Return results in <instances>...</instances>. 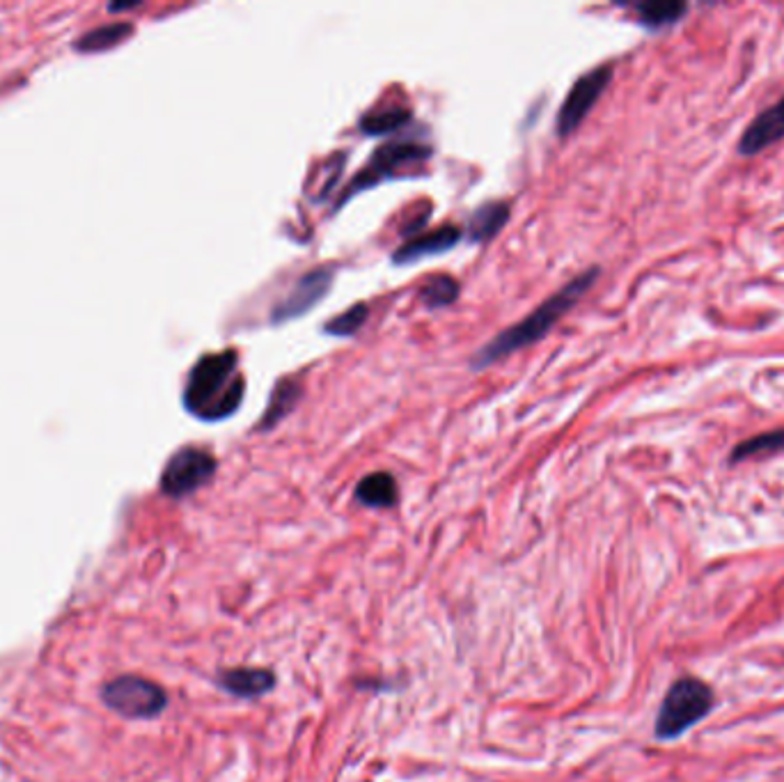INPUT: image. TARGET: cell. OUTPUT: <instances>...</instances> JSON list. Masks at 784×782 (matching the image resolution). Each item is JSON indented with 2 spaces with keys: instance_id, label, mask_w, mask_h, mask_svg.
I'll return each instance as SVG.
<instances>
[{
  "instance_id": "cell-1",
  "label": "cell",
  "mask_w": 784,
  "mask_h": 782,
  "mask_svg": "<svg viewBox=\"0 0 784 782\" xmlns=\"http://www.w3.org/2000/svg\"><path fill=\"white\" fill-rule=\"evenodd\" d=\"M246 395V378L239 370V353L225 349L205 353L189 372L184 409L205 422H218L239 411Z\"/></svg>"
},
{
  "instance_id": "cell-2",
  "label": "cell",
  "mask_w": 784,
  "mask_h": 782,
  "mask_svg": "<svg viewBox=\"0 0 784 782\" xmlns=\"http://www.w3.org/2000/svg\"><path fill=\"white\" fill-rule=\"evenodd\" d=\"M596 277H599L596 267L571 277V281L563 290L548 296L539 308H535L525 319L516 321L514 326L504 328L502 333H498L491 342H487L482 349H479L473 356V370H485L500 359H508L510 353L521 351L527 344L542 340L550 331L553 324H558V319H563L567 315V310H571L576 303L583 298V294L596 283Z\"/></svg>"
},
{
  "instance_id": "cell-3",
  "label": "cell",
  "mask_w": 784,
  "mask_h": 782,
  "mask_svg": "<svg viewBox=\"0 0 784 782\" xmlns=\"http://www.w3.org/2000/svg\"><path fill=\"white\" fill-rule=\"evenodd\" d=\"M716 693L704 679L686 675L672 681L661 710L656 714L654 737L659 741H674L684 737L691 727L702 723L714 712Z\"/></svg>"
},
{
  "instance_id": "cell-4",
  "label": "cell",
  "mask_w": 784,
  "mask_h": 782,
  "mask_svg": "<svg viewBox=\"0 0 784 782\" xmlns=\"http://www.w3.org/2000/svg\"><path fill=\"white\" fill-rule=\"evenodd\" d=\"M429 157H432V147H427L416 140H393V143L382 145L374 151L372 159L365 163V168L356 177H353L344 195L340 197V205L342 202H346L353 193L372 189L378 182L388 180V177H395L399 170L418 166V163L427 161Z\"/></svg>"
},
{
  "instance_id": "cell-5",
  "label": "cell",
  "mask_w": 784,
  "mask_h": 782,
  "mask_svg": "<svg viewBox=\"0 0 784 782\" xmlns=\"http://www.w3.org/2000/svg\"><path fill=\"white\" fill-rule=\"evenodd\" d=\"M101 700L124 718H155L168 706V693L145 677H117L101 691Z\"/></svg>"
},
{
  "instance_id": "cell-6",
  "label": "cell",
  "mask_w": 784,
  "mask_h": 782,
  "mask_svg": "<svg viewBox=\"0 0 784 782\" xmlns=\"http://www.w3.org/2000/svg\"><path fill=\"white\" fill-rule=\"evenodd\" d=\"M216 457L205 447L184 445L168 460L161 473V491L170 498H186L212 483L216 475Z\"/></svg>"
},
{
  "instance_id": "cell-7",
  "label": "cell",
  "mask_w": 784,
  "mask_h": 782,
  "mask_svg": "<svg viewBox=\"0 0 784 782\" xmlns=\"http://www.w3.org/2000/svg\"><path fill=\"white\" fill-rule=\"evenodd\" d=\"M611 79H613V67L601 65V67L580 76V79L571 86L565 104L558 113V120H555V129H558L560 136H569L578 129L580 122L588 117V113L592 111V106L603 94V90L609 88Z\"/></svg>"
},
{
  "instance_id": "cell-8",
  "label": "cell",
  "mask_w": 784,
  "mask_h": 782,
  "mask_svg": "<svg viewBox=\"0 0 784 782\" xmlns=\"http://www.w3.org/2000/svg\"><path fill=\"white\" fill-rule=\"evenodd\" d=\"M336 281V269L333 267H317L308 271L306 275L298 277V283L289 290V294L277 303L271 313L273 324H287L296 317L308 315L319 301L326 298V294L331 292Z\"/></svg>"
},
{
  "instance_id": "cell-9",
  "label": "cell",
  "mask_w": 784,
  "mask_h": 782,
  "mask_svg": "<svg viewBox=\"0 0 784 782\" xmlns=\"http://www.w3.org/2000/svg\"><path fill=\"white\" fill-rule=\"evenodd\" d=\"M464 233L462 227L457 225H441L432 233H424L420 237H413L409 241H404L395 252H393V262L395 264H411L418 262L427 256H441L445 250H452L462 241Z\"/></svg>"
},
{
  "instance_id": "cell-10",
  "label": "cell",
  "mask_w": 784,
  "mask_h": 782,
  "mask_svg": "<svg viewBox=\"0 0 784 782\" xmlns=\"http://www.w3.org/2000/svg\"><path fill=\"white\" fill-rule=\"evenodd\" d=\"M275 672L269 668H223L216 684L239 700H258L275 689Z\"/></svg>"
},
{
  "instance_id": "cell-11",
  "label": "cell",
  "mask_w": 784,
  "mask_h": 782,
  "mask_svg": "<svg viewBox=\"0 0 784 782\" xmlns=\"http://www.w3.org/2000/svg\"><path fill=\"white\" fill-rule=\"evenodd\" d=\"M782 138H784V97L777 101V104L769 106L748 124V129L739 140V151L743 157L760 155L762 149L771 147Z\"/></svg>"
},
{
  "instance_id": "cell-12",
  "label": "cell",
  "mask_w": 784,
  "mask_h": 782,
  "mask_svg": "<svg viewBox=\"0 0 784 782\" xmlns=\"http://www.w3.org/2000/svg\"><path fill=\"white\" fill-rule=\"evenodd\" d=\"M397 498H399L397 479L386 471L365 475L356 487V500L361 505H365V508L388 510V508H395Z\"/></svg>"
},
{
  "instance_id": "cell-13",
  "label": "cell",
  "mask_w": 784,
  "mask_h": 782,
  "mask_svg": "<svg viewBox=\"0 0 784 782\" xmlns=\"http://www.w3.org/2000/svg\"><path fill=\"white\" fill-rule=\"evenodd\" d=\"M508 218H510V205H508V202H502V200L485 202V205L477 207L473 212V216L468 218L466 237L473 243L489 241L500 233V227L508 223Z\"/></svg>"
},
{
  "instance_id": "cell-14",
  "label": "cell",
  "mask_w": 784,
  "mask_h": 782,
  "mask_svg": "<svg viewBox=\"0 0 784 782\" xmlns=\"http://www.w3.org/2000/svg\"><path fill=\"white\" fill-rule=\"evenodd\" d=\"M300 393H303V388L296 382H292V378L277 382L271 393V399H269V409L260 420V429H271L283 418H287L294 411L296 401L300 399Z\"/></svg>"
},
{
  "instance_id": "cell-15",
  "label": "cell",
  "mask_w": 784,
  "mask_h": 782,
  "mask_svg": "<svg viewBox=\"0 0 784 782\" xmlns=\"http://www.w3.org/2000/svg\"><path fill=\"white\" fill-rule=\"evenodd\" d=\"M409 120H411V113L401 106L376 109L361 117V132L367 136H386V134L399 132L404 124H409Z\"/></svg>"
},
{
  "instance_id": "cell-16",
  "label": "cell",
  "mask_w": 784,
  "mask_h": 782,
  "mask_svg": "<svg viewBox=\"0 0 784 782\" xmlns=\"http://www.w3.org/2000/svg\"><path fill=\"white\" fill-rule=\"evenodd\" d=\"M459 290H462L459 281H454L452 275L439 273L434 277H429V281L420 287V301L429 310L445 308L459 298Z\"/></svg>"
},
{
  "instance_id": "cell-17",
  "label": "cell",
  "mask_w": 784,
  "mask_h": 782,
  "mask_svg": "<svg viewBox=\"0 0 784 782\" xmlns=\"http://www.w3.org/2000/svg\"><path fill=\"white\" fill-rule=\"evenodd\" d=\"M132 25L129 23H109V25H99L96 31L86 33L79 42H76V48L83 50V54H99V50H106L117 46L120 42L126 39V35H132Z\"/></svg>"
},
{
  "instance_id": "cell-18",
  "label": "cell",
  "mask_w": 784,
  "mask_h": 782,
  "mask_svg": "<svg viewBox=\"0 0 784 782\" xmlns=\"http://www.w3.org/2000/svg\"><path fill=\"white\" fill-rule=\"evenodd\" d=\"M784 450V429H775V432H766V434H757L752 439H746L743 443H739L729 454L731 464H739L752 457H762V454H773Z\"/></svg>"
},
{
  "instance_id": "cell-19",
  "label": "cell",
  "mask_w": 784,
  "mask_h": 782,
  "mask_svg": "<svg viewBox=\"0 0 784 782\" xmlns=\"http://www.w3.org/2000/svg\"><path fill=\"white\" fill-rule=\"evenodd\" d=\"M640 23H645L647 29H663L679 21L689 12L686 3H677V0H659V3H640L636 5Z\"/></svg>"
},
{
  "instance_id": "cell-20",
  "label": "cell",
  "mask_w": 784,
  "mask_h": 782,
  "mask_svg": "<svg viewBox=\"0 0 784 782\" xmlns=\"http://www.w3.org/2000/svg\"><path fill=\"white\" fill-rule=\"evenodd\" d=\"M367 317H370V308L365 306V303H359V306H351L340 317L328 319L323 324V333L326 336H336V338H351V336H356L361 328L365 326Z\"/></svg>"
},
{
  "instance_id": "cell-21",
  "label": "cell",
  "mask_w": 784,
  "mask_h": 782,
  "mask_svg": "<svg viewBox=\"0 0 784 782\" xmlns=\"http://www.w3.org/2000/svg\"><path fill=\"white\" fill-rule=\"evenodd\" d=\"M134 8H138V3H126V5H111L109 10H111V12H124V10H134Z\"/></svg>"
}]
</instances>
